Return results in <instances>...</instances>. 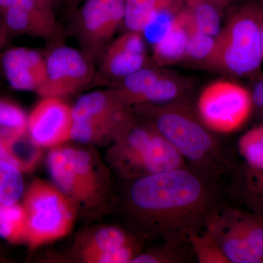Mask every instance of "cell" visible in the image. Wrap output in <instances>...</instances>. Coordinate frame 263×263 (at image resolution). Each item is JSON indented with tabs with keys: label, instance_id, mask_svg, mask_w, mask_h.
Instances as JSON below:
<instances>
[{
	"label": "cell",
	"instance_id": "1",
	"mask_svg": "<svg viewBox=\"0 0 263 263\" xmlns=\"http://www.w3.org/2000/svg\"><path fill=\"white\" fill-rule=\"evenodd\" d=\"M215 178L190 165L129 181L125 212L142 239L189 242L218 206Z\"/></svg>",
	"mask_w": 263,
	"mask_h": 263
},
{
	"label": "cell",
	"instance_id": "2",
	"mask_svg": "<svg viewBox=\"0 0 263 263\" xmlns=\"http://www.w3.org/2000/svg\"><path fill=\"white\" fill-rule=\"evenodd\" d=\"M132 110L152 124L189 165L215 179L228 169V160L214 133L205 127L195 107L186 100L138 105Z\"/></svg>",
	"mask_w": 263,
	"mask_h": 263
},
{
	"label": "cell",
	"instance_id": "3",
	"mask_svg": "<svg viewBox=\"0 0 263 263\" xmlns=\"http://www.w3.org/2000/svg\"><path fill=\"white\" fill-rule=\"evenodd\" d=\"M112 143L110 164L129 181L189 165L152 124L134 113Z\"/></svg>",
	"mask_w": 263,
	"mask_h": 263
},
{
	"label": "cell",
	"instance_id": "4",
	"mask_svg": "<svg viewBox=\"0 0 263 263\" xmlns=\"http://www.w3.org/2000/svg\"><path fill=\"white\" fill-rule=\"evenodd\" d=\"M263 8L248 2L230 15L203 67L237 78H253L260 72L263 62L261 25Z\"/></svg>",
	"mask_w": 263,
	"mask_h": 263
},
{
	"label": "cell",
	"instance_id": "5",
	"mask_svg": "<svg viewBox=\"0 0 263 263\" xmlns=\"http://www.w3.org/2000/svg\"><path fill=\"white\" fill-rule=\"evenodd\" d=\"M48 167L59 190L76 206L91 209L105 203L109 179L105 171L99 173L93 155L73 147H57L50 152Z\"/></svg>",
	"mask_w": 263,
	"mask_h": 263
},
{
	"label": "cell",
	"instance_id": "6",
	"mask_svg": "<svg viewBox=\"0 0 263 263\" xmlns=\"http://www.w3.org/2000/svg\"><path fill=\"white\" fill-rule=\"evenodd\" d=\"M27 213L25 241L32 247L65 236L76 219V205L61 190L35 179L24 195Z\"/></svg>",
	"mask_w": 263,
	"mask_h": 263
},
{
	"label": "cell",
	"instance_id": "7",
	"mask_svg": "<svg viewBox=\"0 0 263 263\" xmlns=\"http://www.w3.org/2000/svg\"><path fill=\"white\" fill-rule=\"evenodd\" d=\"M125 3L126 0H84L70 13L71 34L97 66L124 24Z\"/></svg>",
	"mask_w": 263,
	"mask_h": 263
},
{
	"label": "cell",
	"instance_id": "8",
	"mask_svg": "<svg viewBox=\"0 0 263 263\" xmlns=\"http://www.w3.org/2000/svg\"><path fill=\"white\" fill-rule=\"evenodd\" d=\"M195 110L213 133L228 134L245 125L254 105L250 90L235 81L219 80L202 90Z\"/></svg>",
	"mask_w": 263,
	"mask_h": 263
},
{
	"label": "cell",
	"instance_id": "9",
	"mask_svg": "<svg viewBox=\"0 0 263 263\" xmlns=\"http://www.w3.org/2000/svg\"><path fill=\"white\" fill-rule=\"evenodd\" d=\"M48 45L44 52L46 78L37 94L64 98L91 88L96 64L81 49L67 46L63 41Z\"/></svg>",
	"mask_w": 263,
	"mask_h": 263
},
{
	"label": "cell",
	"instance_id": "10",
	"mask_svg": "<svg viewBox=\"0 0 263 263\" xmlns=\"http://www.w3.org/2000/svg\"><path fill=\"white\" fill-rule=\"evenodd\" d=\"M0 13L8 35H27L48 44L63 41L65 32L56 13L35 0H0Z\"/></svg>",
	"mask_w": 263,
	"mask_h": 263
},
{
	"label": "cell",
	"instance_id": "11",
	"mask_svg": "<svg viewBox=\"0 0 263 263\" xmlns=\"http://www.w3.org/2000/svg\"><path fill=\"white\" fill-rule=\"evenodd\" d=\"M146 43L143 34L135 31L114 39L97 66L91 88L107 87L148 65Z\"/></svg>",
	"mask_w": 263,
	"mask_h": 263
},
{
	"label": "cell",
	"instance_id": "12",
	"mask_svg": "<svg viewBox=\"0 0 263 263\" xmlns=\"http://www.w3.org/2000/svg\"><path fill=\"white\" fill-rule=\"evenodd\" d=\"M72 108L64 98L42 97L28 117L27 135L39 147L59 146L71 139Z\"/></svg>",
	"mask_w": 263,
	"mask_h": 263
},
{
	"label": "cell",
	"instance_id": "13",
	"mask_svg": "<svg viewBox=\"0 0 263 263\" xmlns=\"http://www.w3.org/2000/svg\"><path fill=\"white\" fill-rule=\"evenodd\" d=\"M143 241L133 231L116 226L104 227L84 247L83 259L87 262L131 263L141 253Z\"/></svg>",
	"mask_w": 263,
	"mask_h": 263
},
{
	"label": "cell",
	"instance_id": "14",
	"mask_svg": "<svg viewBox=\"0 0 263 263\" xmlns=\"http://www.w3.org/2000/svg\"><path fill=\"white\" fill-rule=\"evenodd\" d=\"M0 67L10 87L18 91L37 93L46 78L45 53L26 47L4 50Z\"/></svg>",
	"mask_w": 263,
	"mask_h": 263
},
{
	"label": "cell",
	"instance_id": "15",
	"mask_svg": "<svg viewBox=\"0 0 263 263\" xmlns=\"http://www.w3.org/2000/svg\"><path fill=\"white\" fill-rule=\"evenodd\" d=\"M72 108L73 122L89 123L115 120L132 109L125 106L108 87L81 95Z\"/></svg>",
	"mask_w": 263,
	"mask_h": 263
},
{
	"label": "cell",
	"instance_id": "16",
	"mask_svg": "<svg viewBox=\"0 0 263 263\" xmlns=\"http://www.w3.org/2000/svg\"><path fill=\"white\" fill-rule=\"evenodd\" d=\"M195 29L191 13L185 8L167 34L152 47V60L156 66L163 67L182 62Z\"/></svg>",
	"mask_w": 263,
	"mask_h": 263
},
{
	"label": "cell",
	"instance_id": "17",
	"mask_svg": "<svg viewBox=\"0 0 263 263\" xmlns=\"http://www.w3.org/2000/svg\"><path fill=\"white\" fill-rule=\"evenodd\" d=\"M158 66H148L129 74L107 87L113 91L117 98L127 108L138 106L152 85L164 72Z\"/></svg>",
	"mask_w": 263,
	"mask_h": 263
},
{
	"label": "cell",
	"instance_id": "18",
	"mask_svg": "<svg viewBox=\"0 0 263 263\" xmlns=\"http://www.w3.org/2000/svg\"><path fill=\"white\" fill-rule=\"evenodd\" d=\"M192 86L187 78L164 70L142 99L139 105H162L182 99Z\"/></svg>",
	"mask_w": 263,
	"mask_h": 263
},
{
	"label": "cell",
	"instance_id": "19",
	"mask_svg": "<svg viewBox=\"0 0 263 263\" xmlns=\"http://www.w3.org/2000/svg\"><path fill=\"white\" fill-rule=\"evenodd\" d=\"M28 117L16 103L0 98V136L5 143L27 134Z\"/></svg>",
	"mask_w": 263,
	"mask_h": 263
},
{
	"label": "cell",
	"instance_id": "20",
	"mask_svg": "<svg viewBox=\"0 0 263 263\" xmlns=\"http://www.w3.org/2000/svg\"><path fill=\"white\" fill-rule=\"evenodd\" d=\"M162 243L146 252H141L131 263H183L191 259L193 252L189 242Z\"/></svg>",
	"mask_w": 263,
	"mask_h": 263
},
{
	"label": "cell",
	"instance_id": "21",
	"mask_svg": "<svg viewBox=\"0 0 263 263\" xmlns=\"http://www.w3.org/2000/svg\"><path fill=\"white\" fill-rule=\"evenodd\" d=\"M238 149L245 162V170H263V124L250 128L240 136Z\"/></svg>",
	"mask_w": 263,
	"mask_h": 263
},
{
	"label": "cell",
	"instance_id": "22",
	"mask_svg": "<svg viewBox=\"0 0 263 263\" xmlns=\"http://www.w3.org/2000/svg\"><path fill=\"white\" fill-rule=\"evenodd\" d=\"M27 213L18 203L0 204V237L10 242L25 241Z\"/></svg>",
	"mask_w": 263,
	"mask_h": 263
},
{
	"label": "cell",
	"instance_id": "23",
	"mask_svg": "<svg viewBox=\"0 0 263 263\" xmlns=\"http://www.w3.org/2000/svg\"><path fill=\"white\" fill-rule=\"evenodd\" d=\"M173 0H126L124 24L127 30L142 33L152 15Z\"/></svg>",
	"mask_w": 263,
	"mask_h": 263
},
{
	"label": "cell",
	"instance_id": "24",
	"mask_svg": "<svg viewBox=\"0 0 263 263\" xmlns=\"http://www.w3.org/2000/svg\"><path fill=\"white\" fill-rule=\"evenodd\" d=\"M24 192L22 170L7 161L0 160V204L18 203Z\"/></svg>",
	"mask_w": 263,
	"mask_h": 263
},
{
	"label": "cell",
	"instance_id": "25",
	"mask_svg": "<svg viewBox=\"0 0 263 263\" xmlns=\"http://www.w3.org/2000/svg\"><path fill=\"white\" fill-rule=\"evenodd\" d=\"M188 241L197 262L230 263L217 240L206 230L192 233L189 236Z\"/></svg>",
	"mask_w": 263,
	"mask_h": 263
},
{
	"label": "cell",
	"instance_id": "26",
	"mask_svg": "<svg viewBox=\"0 0 263 263\" xmlns=\"http://www.w3.org/2000/svg\"><path fill=\"white\" fill-rule=\"evenodd\" d=\"M193 18L197 30L216 37L222 28V10L208 3L186 7Z\"/></svg>",
	"mask_w": 263,
	"mask_h": 263
},
{
	"label": "cell",
	"instance_id": "27",
	"mask_svg": "<svg viewBox=\"0 0 263 263\" xmlns=\"http://www.w3.org/2000/svg\"><path fill=\"white\" fill-rule=\"evenodd\" d=\"M243 197L251 212L263 217V170H245Z\"/></svg>",
	"mask_w": 263,
	"mask_h": 263
},
{
	"label": "cell",
	"instance_id": "28",
	"mask_svg": "<svg viewBox=\"0 0 263 263\" xmlns=\"http://www.w3.org/2000/svg\"><path fill=\"white\" fill-rule=\"evenodd\" d=\"M214 45L215 37L195 29L190 37L182 62L203 66L212 54Z\"/></svg>",
	"mask_w": 263,
	"mask_h": 263
},
{
	"label": "cell",
	"instance_id": "29",
	"mask_svg": "<svg viewBox=\"0 0 263 263\" xmlns=\"http://www.w3.org/2000/svg\"><path fill=\"white\" fill-rule=\"evenodd\" d=\"M254 84L251 95L253 102L254 109L259 116L263 117V74L259 72L254 76Z\"/></svg>",
	"mask_w": 263,
	"mask_h": 263
},
{
	"label": "cell",
	"instance_id": "30",
	"mask_svg": "<svg viewBox=\"0 0 263 263\" xmlns=\"http://www.w3.org/2000/svg\"><path fill=\"white\" fill-rule=\"evenodd\" d=\"M235 1V0H185V3H186V7L193 6V5L200 3H210V4L214 5L216 8L224 11L228 7L233 4Z\"/></svg>",
	"mask_w": 263,
	"mask_h": 263
},
{
	"label": "cell",
	"instance_id": "31",
	"mask_svg": "<svg viewBox=\"0 0 263 263\" xmlns=\"http://www.w3.org/2000/svg\"><path fill=\"white\" fill-rule=\"evenodd\" d=\"M0 160L7 161V162L15 164V165L18 167L16 162H15L13 157L10 155L9 151L8 149V147L5 145L1 136H0Z\"/></svg>",
	"mask_w": 263,
	"mask_h": 263
},
{
	"label": "cell",
	"instance_id": "32",
	"mask_svg": "<svg viewBox=\"0 0 263 263\" xmlns=\"http://www.w3.org/2000/svg\"><path fill=\"white\" fill-rule=\"evenodd\" d=\"M84 0H60V4L69 13H72L80 6Z\"/></svg>",
	"mask_w": 263,
	"mask_h": 263
},
{
	"label": "cell",
	"instance_id": "33",
	"mask_svg": "<svg viewBox=\"0 0 263 263\" xmlns=\"http://www.w3.org/2000/svg\"><path fill=\"white\" fill-rule=\"evenodd\" d=\"M8 37H9V35H8V32H7L6 29H5L1 13H0V56H1L3 51H4Z\"/></svg>",
	"mask_w": 263,
	"mask_h": 263
},
{
	"label": "cell",
	"instance_id": "34",
	"mask_svg": "<svg viewBox=\"0 0 263 263\" xmlns=\"http://www.w3.org/2000/svg\"><path fill=\"white\" fill-rule=\"evenodd\" d=\"M38 3L49 10L50 11L56 13V9L60 4V0H35Z\"/></svg>",
	"mask_w": 263,
	"mask_h": 263
},
{
	"label": "cell",
	"instance_id": "35",
	"mask_svg": "<svg viewBox=\"0 0 263 263\" xmlns=\"http://www.w3.org/2000/svg\"><path fill=\"white\" fill-rule=\"evenodd\" d=\"M261 44H262V52L263 58V21L262 22V25H261Z\"/></svg>",
	"mask_w": 263,
	"mask_h": 263
},
{
	"label": "cell",
	"instance_id": "36",
	"mask_svg": "<svg viewBox=\"0 0 263 263\" xmlns=\"http://www.w3.org/2000/svg\"><path fill=\"white\" fill-rule=\"evenodd\" d=\"M254 2L257 3V4L260 5L263 8V0H254Z\"/></svg>",
	"mask_w": 263,
	"mask_h": 263
}]
</instances>
